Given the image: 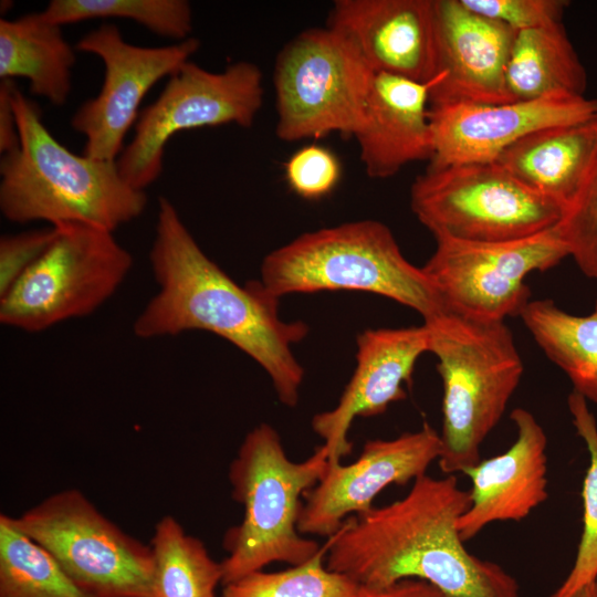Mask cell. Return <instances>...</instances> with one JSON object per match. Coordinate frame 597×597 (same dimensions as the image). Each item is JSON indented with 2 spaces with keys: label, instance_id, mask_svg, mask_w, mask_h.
<instances>
[{
  "label": "cell",
  "instance_id": "obj_18",
  "mask_svg": "<svg viewBox=\"0 0 597 597\" xmlns=\"http://www.w3.org/2000/svg\"><path fill=\"white\" fill-rule=\"evenodd\" d=\"M327 27L345 35L375 73L421 83L437 76L433 0H337Z\"/></svg>",
  "mask_w": 597,
  "mask_h": 597
},
{
  "label": "cell",
  "instance_id": "obj_16",
  "mask_svg": "<svg viewBox=\"0 0 597 597\" xmlns=\"http://www.w3.org/2000/svg\"><path fill=\"white\" fill-rule=\"evenodd\" d=\"M437 82L430 108L511 101L505 69L514 30L465 8L433 0Z\"/></svg>",
  "mask_w": 597,
  "mask_h": 597
},
{
  "label": "cell",
  "instance_id": "obj_20",
  "mask_svg": "<svg viewBox=\"0 0 597 597\" xmlns=\"http://www.w3.org/2000/svg\"><path fill=\"white\" fill-rule=\"evenodd\" d=\"M438 77L421 83L375 73L364 118L354 135L366 174L388 178L432 155L430 91Z\"/></svg>",
  "mask_w": 597,
  "mask_h": 597
},
{
  "label": "cell",
  "instance_id": "obj_1",
  "mask_svg": "<svg viewBox=\"0 0 597 597\" xmlns=\"http://www.w3.org/2000/svg\"><path fill=\"white\" fill-rule=\"evenodd\" d=\"M149 260L158 291L134 322L137 337L218 335L265 370L283 405L298 404L304 368L293 346L308 334L307 324L283 321L280 298L259 280L234 282L202 251L166 197L158 200Z\"/></svg>",
  "mask_w": 597,
  "mask_h": 597
},
{
  "label": "cell",
  "instance_id": "obj_3",
  "mask_svg": "<svg viewBox=\"0 0 597 597\" xmlns=\"http://www.w3.org/2000/svg\"><path fill=\"white\" fill-rule=\"evenodd\" d=\"M19 148L0 161V210L12 222L85 224L113 232L138 218L147 195L128 185L116 160L76 155L42 121L36 103L15 85Z\"/></svg>",
  "mask_w": 597,
  "mask_h": 597
},
{
  "label": "cell",
  "instance_id": "obj_8",
  "mask_svg": "<svg viewBox=\"0 0 597 597\" xmlns=\"http://www.w3.org/2000/svg\"><path fill=\"white\" fill-rule=\"evenodd\" d=\"M375 72L355 45L327 27L301 32L281 51L274 72L276 135L295 142L360 127Z\"/></svg>",
  "mask_w": 597,
  "mask_h": 597
},
{
  "label": "cell",
  "instance_id": "obj_33",
  "mask_svg": "<svg viewBox=\"0 0 597 597\" xmlns=\"http://www.w3.org/2000/svg\"><path fill=\"white\" fill-rule=\"evenodd\" d=\"M55 227L4 234L0 239V297L35 263L56 237Z\"/></svg>",
  "mask_w": 597,
  "mask_h": 597
},
{
  "label": "cell",
  "instance_id": "obj_30",
  "mask_svg": "<svg viewBox=\"0 0 597 597\" xmlns=\"http://www.w3.org/2000/svg\"><path fill=\"white\" fill-rule=\"evenodd\" d=\"M556 230L582 273L597 280V150Z\"/></svg>",
  "mask_w": 597,
  "mask_h": 597
},
{
  "label": "cell",
  "instance_id": "obj_19",
  "mask_svg": "<svg viewBox=\"0 0 597 597\" xmlns=\"http://www.w3.org/2000/svg\"><path fill=\"white\" fill-rule=\"evenodd\" d=\"M510 417L513 444L463 472L472 483L470 505L458 521L464 542L492 523L524 520L548 498L547 436L531 411L519 407Z\"/></svg>",
  "mask_w": 597,
  "mask_h": 597
},
{
  "label": "cell",
  "instance_id": "obj_31",
  "mask_svg": "<svg viewBox=\"0 0 597 597\" xmlns=\"http://www.w3.org/2000/svg\"><path fill=\"white\" fill-rule=\"evenodd\" d=\"M290 188L300 197L316 200L328 195L341 178V164L327 148L310 145L295 151L284 164Z\"/></svg>",
  "mask_w": 597,
  "mask_h": 597
},
{
  "label": "cell",
  "instance_id": "obj_4",
  "mask_svg": "<svg viewBox=\"0 0 597 597\" xmlns=\"http://www.w3.org/2000/svg\"><path fill=\"white\" fill-rule=\"evenodd\" d=\"M328 453L323 444L306 460L287 458L280 434L262 422L249 431L229 467L234 501L243 517L223 537V585L266 565H301L322 546L298 531L303 496L324 474Z\"/></svg>",
  "mask_w": 597,
  "mask_h": 597
},
{
  "label": "cell",
  "instance_id": "obj_27",
  "mask_svg": "<svg viewBox=\"0 0 597 597\" xmlns=\"http://www.w3.org/2000/svg\"><path fill=\"white\" fill-rule=\"evenodd\" d=\"M43 13L61 27L90 19H128L177 42L192 30L191 6L185 0H51Z\"/></svg>",
  "mask_w": 597,
  "mask_h": 597
},
{
  "label": "cell",
  "instance_id": "obj_34",
  "mask_svg": "<svg viewBox=\"0 0 597 597\" xmlns=\"http://www.w3.org/2000/svg\"><path fill=\"white\" fill-rule=\"evenodd\" d=\"M15 84L12 80H1L0 83V153H11L19 148L20 138L17 116L13 106V90Z\"/></svg>",
  "mask_w": 597,
  "mask_h": 597
},
{
  "label": "cell",
  "instance_id": "obj_35",
  "mask_svg": "<svg viewBox=\"0 0 597 597\" xmlns=\"http://www.w3.org/2000/svg\"><path fill=\"white\" fill-rule=\"evenodd\" d=\"M356 597H449L420 579H404L383 588H360Z\"/></svg>",
  "mask_w": 597,
  "mask_h": 597
},
{
  "label": "cell",
  "instance_id": "obj_22",
  "mask_svg": "<svg viewBox=\"0 0 597 597\" xmlns=\"http://www.w3.org/2000/svg\"><path fill=\"white\" fill-rule=\"evenodd\" d=\"M74 49L43 11L0 20V78L24 77L30 93L61 106L72 87Z\"/></svg>",
  "mask_w": 597,
  "mask_h": 597
},
{
  "label": "cell",
  "instance_id": "obj_6",
  "mask_svg": "<svg viewBox=\"0 0 597 597\" xmlns=\"http://www.w3.org/2000/svg\"><path fill=\"white\" fill-rule=\"evenodd\" d=\"M259 281L277 298L292 293L359 291L412 308L423 322L446 311L422 268L405 258L390 229L376 220L298 235L263 259Z\"/></svg>",
  "mask_w": 597,
  "mask_h": 597
},
{
  "label": "cell",
  "instance_id": "obj_15",
  "mask_svg": "<svg viewBox=\"0 0 597 597\" xmlns=\"http://www.w3.org/2000/svg\"><path fill=\"white\" fill-rule=\"evenodd\" d=\"M429 166L495 161L525 136L549 127L597 118V98L549 96L499 104H461L429 112Z\"/></svg>",
  "mask_w": 597,
  "mask_h": 597
},
{
  "label": "cell",
  "instance_id": "obj_36",
  "mask_svg": "<svg viewBox=\"0 0 597 597\" xmlns=\"http://www.w3.org/2000/svg\"><path fill=\"white\" fill-rule=\"evenodd\" d=\"M568 597H597V579L580 587Z\"/></svg>",
  "mask_w": 597,
  "mask_h": 597
},
{
  "label": "cell",
  "instance_id": "obj_24",
  "mask_svg": "<svg viewBox=\"0 0 597 597\" xmlns=\"http://www.w3.org/2000/svg\"><path fill=\"white\" fill-rule=\"evenodd\" d=\"M520 317L573 391L597 404V300L587 315L567 313L549 298L531 300Z\"/></svg>",
  "mask_w": 597,
  "mask_h": 597
},
{
  "label": "cell",
  "instance_id": "obj_26",
  "mask_svg": "<svg viewBox=\"0 0 597 597\" xmlns=\"http://www.w3.org/2000/svg\"><path fill=\"white\" fill-rule=\"evenodd\" d=\"M0 597H87L54 557L0 514Z\"/></svg>",
  "mask_w": 597,
  "mask_h": 597
},
{
  "label": "cell",
  "instance_id": "obj_23",
  "mask_svg": "<svg viewBox=\"0 0 597 597\" xmlns=\"http://www.w3.org/2000/svg\"><path fill=\"white\" fill-rule=\"evenodd\" d=\"M505 86L511 101L585 96L586 71L563 22L514 32Z\"/></svg>",
  "mask_w": 597,
  "mask_h": 597
},
{
  "label": "cell",
  "instance_id": "obj_25",
  "mask_svg": "<svg viewBox=\"0 0 597 597\" xmlns=\"http://www.w3.org/2000/svg\"><path fill=\"white\" fill-rule=\"evenodd\" d=\"M153 574L149 597H218L223 583L216 562L198 537L187 534L172 515L163 516L150 540Z\"/></svg>",
  "mask_w": 597,
  "mask_h": 597
},
{
  "label": "cell",
  "instance_id": "obj_9",
  "mask_svg": "<svg viewBox=\"0 0 597 597\" xmlns=\"http://www.w3.org/2000/svg\"><path fill=\"white\" fill-rule=\"evenodd\" d=\"M48 250L0 297V322L29 333L95 312L133 265L113 232L85 224L55 227Z\"/></svg>",
  "mask_w": 597,
  "mask_h": 597
},
{
  "label": "cell",
  "instance_id": "obj_32",
  "mask_svg": "<svg viewBox=\"0 0 597 597\" xmlns=\"http://www.w3.org/2000/svg\"><path fill=\"white\" fill-rule=\"evenodd\" d=\"M469 10L514 31L563 22L564 0H460Z\"/></svg>",
  "mask_w": 597,
  "mask_h": 597
},
{
  "label": "cell",
  "instance_id": "obj_7",
  "mask_svg": "<svg viewBox=\"0 0 597 597\" xmlns=\"http://www.w3.org/2000/svg\"><path fill=\"white\" fill-rule=\"evenodd\" d=\"M410 206L436 241L478 243L538 235L564 213L495 161L429 166L411 186Z\"/></svg>",
  "mask_w": 597,
  "mask_h": 597
},
{
  "label": "cell",
  "instance_id": "obj_21",
  "mask_svg": "<svg viewBox=\"0 0 597 597\" xmlns=\"http://www.w3.org/2000/svg\"><path fill=\"white\" fill-rule=\"evenodd\" d=\"M597 150V118L534 132L495 160L530 189L564 210Z\"/></svg>",
  "mask_w": 597,
  "mask_h": 597
},
{
  "label": "cell",
  "instance_id": "obj_2",
  "mask_svg": "<svg viewBox=\"0 0 597 597\" xmlns=\"http://www.w3.org/2000/svg\"><path fill=\"white\" fill-rule=\"evenodd\" d=\"M469 505L454 474H423L402 499L346 519L325 565L363 588L420 579L449 597H520L506 569L465 548L458 521Z\"/></svg>",
  "mask_w": 597,
  "mask_h": 597
},
{
  "label": "cell",
  "instance_id": "obj_17",
  "mask_svg": "<svg viewBox=\"0 0 597 597\" xmlns=\"http://www.w3.org/2000/svg\"><path fill=\"white\" fill-rule=\"evenodd\" d=\"M356 367L337 405L314 415L313 431L324 440L329 462L352 452L348 431L355 418L384 413L406 398L419 357L429 352L430 333L423 323L402 328H368L356 339Z\"/></svg>",
  "mask_w": 597,
  "mask_h": 597
},
{
  "label": "cell",
  "instance_id": "obj_5",
  "mask_svg": "<svg viewBox=\"0 0 597 597\" xmlns=\"http://www.w3.org/2000/svg\"><path fill=\"white\" fill-rule=\"evenodd\" d=\"M423 323L443 389L438 463L444 475L463 473L482 460L481 446L504 415L524 365L504 321L446 310Z\"/></svg>",
  "mask_w": 597,
  "mask_h": 597
},
{
  "label": "cell",
  "instance_id": "obj_11",
  "mask_svg": "<svg viewBox=\"0 0 597 597\" xmlns=\"http://www.w3.org/2000/svg\"><path fill=\"white\" fill-rule=\"evenodd\" d=\"M260 69L250 62L210 72L188 61L139 113L134 136L116 159L121 176L144 190L160 176L168 140L179 132L235 124L250 127L263 103Z\"/></svg>",
  "mask_w": 597,
  "mask_h": 597
},
{
  "label": "cell",
  "instance_id": "obj_28",
  "mask_svg": "<svg viewBox=\"0 0 597 597\" xmlns=\"http://www.w3.org/2000/svg\"><path fill=\"white\" fill-rule=\"evenodd\" d=\"M327 541L306 563L256 570L223 585L220 597H356L360 586L325 565Z\"/></svg>",
  "mask_w": 597,
  "mask_h": 597
},
{
  "label": "cell",
  "instance_id": "obj_14",
  "mask_svg": "<svg viewBox=\"0 0 597 597\" xmlns=\"http://www.w3.org/2000/svg\"><path fill=\"white\" fill-rule=\"evenodd\" d=\"M441 451L440 434L425 422L392 439L367 440L350 464L329 462L320 481L303 496L301 534L331 537L352 515L373 509L389 485H405L427 474Z\"/></svg>",
  "mask_w": 597,
  "mask_h": 597
},
{
  "label": "cell",
  "instance_id": "obj_13",
  "mask_svg": "<svg viewBox=\"0 0 597 597\" xmlns=\"http://www.w3.org/2000/svg\"><path fill=\"white\" fill-rule=\"evenodd\" d=\"M199 46L196 38L165 46L134 45L112 23L86 33L76 50L98 56L105 73L98 94L85 101L71 119L72 128L85 137L83 155L116 160L124 149L126 134L138 119L145 95L158 81L190 61Z\"/></svg>",
  "mask_w": 597,
  "mask_h": 597
},
{
  "label": "cell",
  "instance_id": "obj_10",
  "mask_svg": "<svg viewBox=\"0 0 597 597\" xmlns=\"http://www.w3.org/2000/svg\"><path fill=\"white\" fill-rule=\"evenodd\" d=\"M11 521L87 597H149L150 545L124 532L80 490L53 493Z\"/></svg>",
  "mask_w": 597,
  "mask_h": 597
},
{
  "label": "cell",
  "instance_id": "obj_29",
  "mask_svg": "<svg viewBox=\"0 0 597 597\" xmlns=\"http://www.w3.org/2000/svg\"><path fill=\"white\" fill-rule=\"evenodd\" d=\"M573 426L589 453V465L583 483V532L576 557L567 577L551 597H568L597 579V423L587 400L573 391L567 398Z\"/></svg>",
  "mask_w": 597,
  "mask_h": 597
},
{
  "label": "cell",
  "instance_id": "obj_12",
  "mask_svg": "<svg viewBox=\"0 0 597 597\" xmlns=\"http://www.w3.org/2000/svg\"><path fill=\"white\" fill-rule=\"evenodd\" d=\"M569 256L556 227L511 242L437 241L422 270L444 308L464 316L504 321L531 301L530 273L544 272Z\"/></svg>",
  "mask_w": 597,
  "mask_h": 597
}]
</instances>
